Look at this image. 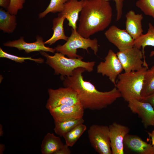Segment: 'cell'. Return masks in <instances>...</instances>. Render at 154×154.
Masks as SVG:
<instances>
[{
	"mask_svg": "<svg viewBox=\"0 0 154 154\" xmlns=\"http://www.w3.org/2000/svg\"><path fill=\"white\" fill-rule=\"evenodd\" d=\"M85 71L84 68L79 67L74 70L72 76L61 77L64 87H71L77 92L84 110H100L121 97L120 92L115 87L108 91L98 90L93 84L84 80L82 75Z\"/></svg>",
	"mask_w": 154,
	"mask_h": 154,
	"instance_id": "6da1fadb",
	"label": "cell"
},
{
	"mask_svg": "<svg viewBox=\"0 0 154 154\" xmlns=\"http://www.w3.org/2000/svg\"><path fill=\"white\" fill-rule=\"evenodd\" d=\"M112 16V9L108 1L86 0L80 12L77 31L83 37L89 38L107 28L111 22Z\"/></svg>",
	"mask_w": 154,
	"mask_h": 154,
	"instance_id": "7a4b0ae2",
	"label": "cell"
},
{
	"mask_svg": "<svg viewBox=\"0 0 154 154\" xmlns=\"http://www.w3.org/2000/svg\"><path fill=\"white\" fill-rule=\"evenodd\" d=\"M148 69L143 66L140 70L121 73L118 76L115 87L120 92L121 96L127 102L133 100H141V93L144 78Z\"/></svg>",
	"mask_w": 154,
	"mask_h": 154,
	"instance_id": "3957f363",
	"label": "cell"
},
{
	"mask_svg": "<svg viewBox=\"0 0 154 154\" xmlns=\"http://www.w3.org/2000/svg\"><path fill=\"white\" fill-rule=\"evenodd\" d=\"M41 55L46 58V63L53 68L55 74H60L61 77L72 75L74 70L79 68H84L90 72L94 70L95 62H86L78 58H67L62 54L57 52L53 56H50L44 51H40Z\"/></svg>",
	"mask_w": 154,
	"mask_h": 154,
	"instance_id": "277c9868",
	"label": "cell"
},
{
	"mask_svg": "<svg viewBox=\"0 0 154 154\" xmlns=\"http://www.w3.org/2000/svg\"><path fill=\"white\" fill-rule=\"evenodd\" d=\"M72 33L66 42L63 45H58L55 48L57 52L61 53L71 58H83L77 54V49L82 48L88 52V48H90L94 54L96 55L98 51V40L96 38L93 39L86 38L81 36L78 32L77 30L72 28Z\"/></svg>",
	"mask_w": 154,
	"mask_h": 154,
	"instance_id": "5b68a950",
	"label": "cell"
},
{
	"mask_svg": "<svg viewBox=\"0 0 154 154\" xmlns=\"http://www.w3.org/2000/svg\"><path fill=\"white\" fill-rule=\"evenodd\" d=\"M92 146L99 154H112L109 126L93 124L88 131Z\"/></svg>",
	"mask_w": 154,
	"mask_h": 154,
	"instance_id": "8992f818",
	"label": "cell"
},
{
	"mask_svg": "<svg viewBox=\"0 0 154 154\" xmlns=\"http://www.w3.org/2000/svg\"><path fill=\"white\" fill-rule=\"evenodd\" d=\"M48 91L49 98L45 107L48 110L62 105L72 106L81 104L77 92L71 87L50 88Z\"/></svg>",
	"mask_w": 154,
	"mask_h": 154,
	"instance_id": "52a82bcc",
	"label": "cell"
},
{
	"mask_svg": "<svg viewBox=\"0 0 154 154\" xmlns=\"http://www.w3.org/2000/svg\"><path fill=\"white\" fill-rule=\"evenodd\" d=\"M124 72L137 71L143 66L142 60L144 56L142 50L135 46L119 51L116 53Z\"/></svg>",
	"mask_w": 154,
	"mask_h": 154,
	"instance_id": "ba28073f",
	"label": "cell"
},
{
	"mask_svg": "<svg viewBox=\"0 0 154 154\" xmlns=\"http://www.w3.org/2000/svg\"><path fill=\"white\" fill-rule=\"evenodd\" d=\"M105 60L97 66V72L108 77L115 85L117 78L123 70L122 66L116 53L111 49L109 50Z\"/></svg>",
	"mask_w": 154,
	"mask_h": 154,
	"instance_id": "9c48e42d",
	"label": "cell"
},
{
	"mask_svg": "<svg viewBox=\"0 0 154 154\" xmlns=\"http://www.w3.org/2000/svg\"><path fill=\"white\" fill-rule=\"evenodd\" d=\"M84 109L81 104L62 105L49 110L54 121L62 122L83 118Z\"/></svg>",
	"mask_w": 154,
	"mask_h": 154,
	"instance_id": "30bf717a",
	"label": "cell"
},
{
	"mask_svg": "<svg viewBox=\"0 0 154 154\" xmlns=\"http://www.w3.org/2000/svg\"><path fill=\"white\" fill-rule=\"evenodd\" d=\"M104 35L108 40L119 51L134 46V39L125 30L120 29L113 25L109 27Z\"/></svg>",
	"mask_w": 154,
	"mask_h": 154,
	"instance_id": "8fae6325",
	"label": "cell"
},
{
	"mask_svg": "<svg viewBox=\"0 0 154 154\" xmlns=\"http://www.w3.org/2000/svg\"><path fill=\"white\" fill-rule=\"evenodd\" d=\"M128 102V107L141 118L145 128L154 126V109L149 103L135 99Z\"/></svg>",
	"mask_w": 154,
	"mask_h": 154,
	"instance_id": "7c38bea8",
	"label": "cell"
},
{
	"mask_svg": "<svg viewBox=\"0 0 154 154\" xmlns=\"http://www.w3.org/2000/svg\"><path fill=\"white\" fill-rule=\"evenodd\" d=\"M112 154H124L123 141L130 130L126 126L114 122L109 126Z\"/></svg>",
	"mask_w": 154,
	"mask_h": 154,
	"instance_id": "4fadbf2b",
	"label": "cell"
},
{
	"mask_svg": "<svg viewBox=\"0 0 154 154\" xmlns=\"http://www.w3.org/2000/svg\"><path fill=\"white\" fill-rule=\"evenodd\" d=\"M36 39V41L34 42L28 43L25 41L24 37H22L17 40L7 42L4 43L3 45L16 48L19 50H24L27 53L37 51H44L54 53L56 51L55 48L46 46L42 37L37 36Z\"/></svg>",
	"mask_w": 154,
	"mask_h": 154,
	"instance_id": "5bb4252c",
	"label": "cell"
},
{
	"mask_svg": "<svg viewBox=\"0 0 154 154\" xmlns=\"http://www.w3.org/2000/svg\"><path fill=\"white\" fill-rule=\"evenodd\" d=\"M123 143L124 147L131 151L139 154H154V146L136 135L127 134Z\"/></svg>",
	"mask_w": 154,
	"mask_h": 154,
	"instance_id": "9a60e30c",
	"label": "cell"
},
{
	"mask_svg": "<svg viewBox=\"0 0 154 154\" xmlns=\"http://www.w3.org/2000/svg\"><path fill=\"white\" fill-rule=\"evenodd\" d=\"M85 1L82 0H69L64 4L62 11L58 16H64L68 21V25L74 29H76V22L79 14L82 10Z\"/></svg>",
	"mask_w": 154,
	"mask_h": 154,
	"instance_id": "2e32d148",
	"label": "cell"
},
{
	"mask_svg": "<svg viewBox=\"0 0 154 154\" xmlns=\"http://www.w3.org/2000/svg\"><path fill=\"white\" fill-rule=\"evenodd\" d=\"M125 30L135 40L142 34V21L143 17L142 14H136L132 10L129 11L125 15Z\"/></svg>",
	"mask_w": 154,
	"mask_h": 154,
	"instance_id": "e0dca14e",
	"label": "cell"
},
{
	"mask_svg": "<svg viewBox=\"0 0 154 154\" xmlns=\"http://www.w3.org/2000/svg\"><path fill=\"white\" fill-rule=\"evenodd\" d=\"M149 28L147 32L144 34H142L137 38L134 40V46L139 49L142 48V51L144 56V66L148 68L145 59L144 48L147 46H151L154 47V26L150 23L148 24ZM154 55V50L151 51L149 55L150 57Z\"/></svg>",
	"mask_w": 154,
	"mask_h": 154,
	"instance_id": "ac0fdd59",
	"label": "cell"
},
{
	"mask_svg": "<svg viewBox=\"0 0 154 154\" xmlns=\"http://www.w3.org/2000/svg\"><path fill=\"white\" fill-rule=\"evenodd\" d=\"M64 145L60 137L53 133H48L42 141L41 152L42 154H54Z\"/></svg>",
	"mask_w": 154,
	"mask_h": 154,
	"instance_id": "d6986e66",
	"label": "cell"
},
{
	"mask_svg": "<svg viewBox=\"0 0 154 154\" xmlns=\"http://www.w3.org/2000/svg\"><path fill=\"white\" fill-rule=\"evenodd\" d=\"M65 19L64 16H58L53 20L52 29L53 34L50 39L44 42L45 44L51 45L60 40H67L68 37L65 35L63 28V23Z\"/></svg>",
	"mask_w": 154,
	"mask_h": 154,
	"instance_id": "ffe728a7",
	"label": "cell"
},
{
	"mask_svg": "<svg viewBox=\"0 0 154 154\" xmlns=\"http://www.w3.org/2000/svg\"><path fill=\"white\" fill-rule=\"evenodd\" d=\"M17 25L16 17L2 8L0 9V29L4 32L11 33H13Z\"/></svg>",
	"mask_w": 154,
	"mask_h": 154,
	"instance_id": "44dd1931",
	"label": "cell"
},
{
	"mask_svg": "<svg viewBox=\"0 0 154 154\" xmlns=\"http://www.w3.org/2000/svg\"><path fill=\"white\" fill-rule=\"evenodd\" d=\"M84 122L83 118L62 122L54 121L55 127L54 130L56 134L60 137H63L75 127Z\"/></svg>",
	"mask_w": 154,
	"mask_h": 154,
	"instance_id": "7402d4cb",
	"label": "cell"
},
{
	"mask_svg": "<svg viewBox=\"0 0 154 154\" xmlns=\"http://www.w3.org/2000/svg\"><path fill=\"white\" fill-rule=\"evenodd\" d=\"M154 92V66L147 70L141 93L142 99ZM142 100V99H141Z\"/></svg>",
	"mask_w": 154,
	"mask_h": 154,
	"instance_id": "603a6c76",
	"label": "cell"
},
{
	"mask_svg": "<svg viewBox=\"0 0 154 154\" xmlns=\"http://www.w3.org/2000/svg\"><path fill=\"white\" fill-rule=\"evenodd\" d=\"M86 129V126L82 123L77 125L66 133L63 137L66 144L69 146H73Z\"/></svg>",
	"mask_w": 154,
	"mask_h": 154,
	"instance_id": "cb8c5ba5",
	"label": "cell"
},
{
	"mask_svg": "<svg viewBox=\"0 0 154 154\" xmlns=\"http://www.w3.org/2000/svg\"><path fill=\"white\" fill-rule=\"evenodd\" d=\"M69 0H50L48 7L43 12L38 14L39 18H43L49 13L60 12L63 10L65 4Z\"/></svg>",
	"mask_w": 154,
	"mask_h": 154,
	"instance_id": "d4e9b609",
	"label": "cell"
},
{
	"mask_svg": "<svg viewBox=\"0 0 154 154\" xmlns=\"http://www.w3.org/2000/svg\"><path fill=\"white\" fill-rule=\"evenodd\" d=\"M136 5L145 15L151 16L154 19V0H138Z\"/></svg>",
	"mask_w": 154,
	"mask_h": 154,
	"instance_id": "484cf974",
	"label": "cell"
},
{
	"mask_svg": "<svg viewBox=\"0 0 154 154\" xmlns=\"http://www.w3.org/2000/svg\"><path fill=\"white\" fill-rule=\"evenodd\" d=\"M0 57L7 58L20 63H22L27 60H32L38 63H42L44 62V60L41 58L35 59L32 58L31 57H21L12 55L3 51L1 48H0Z\"/></svg>",
	"mask_w": 154,
	"mask_h": 154,
	"instance_id": "4316f807",
	"label": "cell"
},
{
	"mask_svg": "<svg viewBox=\"0 0 154 154\" xmlns=\"http://www.w3.org/2000/svg\"><path fill=\"white\" fill-rule=\"evenodd\" d=\"M25 0H10L7 11L12 15H16L19 10L22 9Z\"/></svg>",
	"mask_w": 154,
	"mask_h": 154,
	"instance_id": "83f0119b",
	"label": "cell"
},
{
	"mask_svg": "<svg viewBox=\"0 0 154 154\" xmlns=\"http://www.w3.org/2000/svg\"><path fill=\"white\" fill-rule=\"evenodd\" d=\"M85 1L86 0H82ZM108 1L110 0H104ZM116 3V10L117 11L116 20L119 21L121 18L123 13V2L124 0H113Z\"/></svg>",
	"mask_w": 154,
	"mask_h": 154,
	"instance_id": "f1b7e54d",
	"label": "cell"
},
{
	"mask_svg": "<svg viewBox=\"0 0 154 154\" xmlns=\"http://www.w3.org/2000/svg\"><path fill=\"white\" fill-rule=\"evenodd\" d=\"M71 153V151L69 148V146L66 144L54 154H70Z\"/></svg>",
	"mask_w": 154,
	"mask_h": 154,
	"instance_id": "f546056e",
	"label": "cell"
},
{
	"mask_svg": "<svg viewBox=\"0 0 154 154\" xmlns=\"http://www.w3.org/2000/svg\"><path fill=\"white\" fill-rule=\"evenodd\" d=\"M141 101L149 103L154 109V92L149 96L143 98Z\"/></svg>",
	"mask_w": 154,
	"mask_h": 154,
	"instance_id": "4dcf8cb0",
	"label": "cell"
},
{
	"mask_svg": "<svg viewBox=\"0 0 154 154\" xmlns=\"http://www.w3.org/2000/svg\"><path fill=\"white\" fill-rule=\"evenodd\" d=\"M10 2V0H0V6L7 9Z\"/></svg>",
	"mask_w": 154,
	"mask_h": 154,
	"instance_id": "1f68e13d",
	"label": "cell"
},
{
	"mask_svg": "<svg viewBox=\"0 0 154 154\" xmlns=\"http://www.w3.org/2000/svg\"><path fill=\"white\" fill-rule=\"evenodd\" d=\"M147 133L151 139V144L154 146V130L151 132H148Z\"/></svg>",
	"mask_w": 154,
	"mask_h": 154,
	"instance_id": "d6a6232c",
	"label": "cell"
},
{
	"mask_svg": "<svg viewBox=\"0 0 154 154\" xmlns=\"http://www.w3.org/2000/svg\"><path fill=\"white\" fill-rule=\"evenodd\" d=\"M5 146L4 144L1 143L0 144V154H3V151L5 149Z\"/></svg>",
	"mask_w": 154,
	"mask_h": 154,
	"instance_id": "836d02e7",
	"label": "cell"
},
{
	"mask_svg": "<svg viewBox=\"0 0 154 154\" xmlns=\"http://www.w3.org/2000/svg\"><path fill=\"white\" fill-rule=\"evenodd\" d=\"M3 135V131L2 124H0V136H1Z\"/></svg>",
	"mask_w": 154,
	"mask_h": 154,
	"instance_id": "e575fe53",
	"label": "cell"
}]
</instances>
